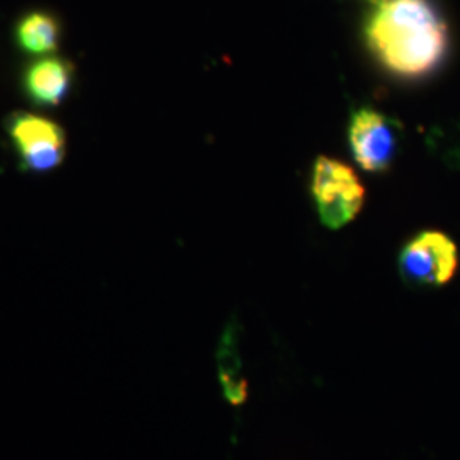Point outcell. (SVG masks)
<instances>
[{
	"mask_svg": "<svg viewBox=\"0 0 460 460\" xmlns=\"http://www.w3.org/2000/svg\"><path fill=\"white\" fill-rule=\"evenodd\" d=\"M365 36L378 62L404 77L433 72L448 49V28L431 0L378 2Z\"/></svg>",
	"mask_w": 460,
	"mask_h": 460,
	"instance_id": "6da1fadb",
	"label": "cell"
},
{
	"mask_svg": "<svg viewBox=\"0 0 460 460\" xmlns=\"http://www.w3.org/2000/svg\"><path fill=\"white\" fill-rule=\"evenodd\" d=\"M314 201L323 226L343 229L362 210L365 190L349 165L319 157L313 171Z\"/></svg>",
	"mask_w": 460,
	"mask_h": 460,
	"instance_id": "7a4b0ae2",
	"label": "cell"
},
{
	"mask_svg": "<svg viewBox=\"0 0 460 460\" xmlns=\"http://www.w3.org/2000/svg\"><path fill=\"white\" fill-rule=\"evenodd\" d=\"M7 133L22 169L30 172H49L66 159V132L53 119L31 113H14L7 119Z\"/></svg>",
	"mask_w": 460,
	"mask_h": 460,
	"instance_id": "3957f363",
	"label": "cell"
},
{
	"mask_svg": "<svg viewBox=\"0 0 460 460\" xmlns=\"http://www.w3.org/2000/svg\"><path fill=\"white\" fill-rule=\"evenodd\" d=\"M457 266V246L442 232L418 234L399 254V273L412 287H444Z\"/></svg>",
	"mask_w": 460,
	"mask_h": 460,
	"instance_id": "277c9868",
	"label": "cell"
},
{
	"mask_svg": "<svg viewBox=\"0 0 460 460\" xmlns=\"http://www.w3.org/2000/svg\"><path fill=\"white\" fill-rule=\"evenodd\" d=\"M394 119L370 108L357 111L349 123V147L365 171L380 172L393 164L399 147Z\"/></svg>",
	"mask_w": 460,
	"mask_h": 460,
	"instance_id": "5b68a950",
	"label": "cell"
},
{
	"mask_svg": "<svg viewBox=\"0 0 460 460\" xmlns=\"http://www.w3.org/2000/svg\"><path fill=\"white\" fill-rule=\"evenodd\" d=\"M75 81V68L64 58L45 57L24 68L21 85L34 106L53 108L66 101Z\"/></svg>",
	"mask_w": 460,
	"mask_h": 460,
	"instance_id": "8992f818",
	"label": "cell"
},
{
	"mask_svg": "<svg viewBox=\"0 0 460 460\" xmlns=\"http://www.w3.org/2000/svg\"><path fill=\"white\" fill-rule=\"evenodd\" d=\"M217 367L224 397L232 406H243L247 401V380L243 377L239 329L235 323H230L220 338L217 349Z\"/></svg>",
	"mask_w": 460,
	"mask_h": 460,
	"instance_id": "52a82bcc",
	"label": "cell"
},
{
	"mask_svg": "<svg viewBox=\"0 0 460 460\" xmlns=\"http://www.w3.org/2000/svg\"><path fill=\"white\" fill-rule=\"evenodd\" d=\"M60 40V21L47 11H31L21 17L14 26L16 47L26 55H49L58 49Z\"/></svg>",
	"mask_w": 460,
	"mask_h": 460,
	"instance_id": "ba28073f",
	"label": "cell"
}]
</instances>
